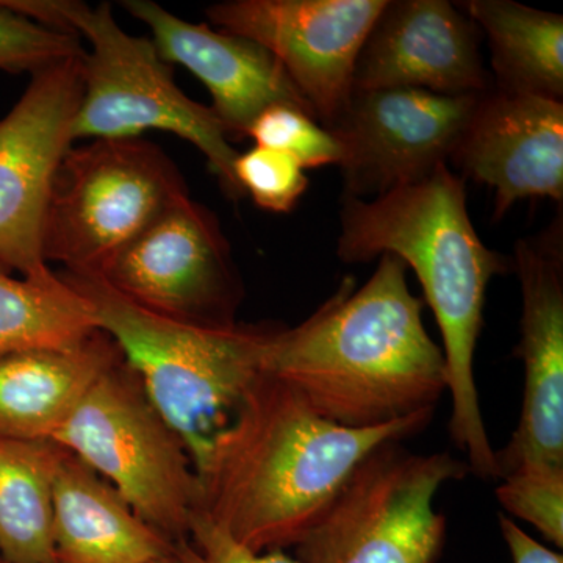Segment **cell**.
Instances as JSON below:
<instances>
[{
  "mask_svg": "<svg viewBox=\"0 0 563 563\" xmlns=\"http://www.w3.org/2000/svg\"><path fill=\"white\" fill-rule=\"evenodd\" d=\"M0 5L91 44L84 57V91L70 129L73 141L133 140L152 129L174 133L206 155L232 199L243 196L233 174L239 154L224 125L210 107L177 87L152 41L129 35L118 24L110 3L0 0Z\"/></svg>",
  "mask_w": 563,
  "mask_h": 563,
  "instance_id": "cell-5",
  "label": "cell"
},
{
  "mask_svg": "<svg viewBox=\"0 0 563 563\" xmlns=\"http://www.w3.org/2000/svg\"><path fill=\"white\" fill-rule=\"evenodd\" d=\"M387 0H228L206 10L220 31L272 52L322 128L342 117L366 36Z\"/></svg>",
  "mask_w": 563,
  "mask_h": 563,
  "instance_id": "cell-11",
  "label": "cell"
},
{
  "mask_svg": "<svg viewBox=\"0 0 563 563\" xmlns=\"http://www.w3.org/2000/svg\"><path fill=\"white\" fill-rule=\"evenodd\" d=\"M481 95L415 88L352 91L342 117L329 129L342 152L344 196L373 199L448 165Z\"/></svg>",
  "mask_w": 563,
  "mask_h": 563,
  "instance_id": "cell-12",
  "label": "cell"
},
{
  "mask_svg": "<svg viewBox=\"0 0 563 563\" xmlns=\"http://www.w3.org/2000/svg\"><path fill=\"white\" fill-rule=\"evenodd\" d=\"M122 7L150 27L163 62L179 63L206 85L229 140L246 139L274 106H292L317 120L280 63L255 41L184 21L151 0H124Z\"/></svg>",
  "mask_w": 563,
  "mask_h": 563,
  "instance_id": "cell-16",
  "label": "cell"
},
{
  "mask_svg": "<svg viewBox=\"0 0 563 563\" xmlns=\"http://www.w3.org/2000/svg\"><path fill=\"white\" fill-rule=\"evenodd\" d=\"M484 31L493 88L563 102V18L512 0L461 3Z\"/></svg>",
  "mask_w": 563,
  "mask_h": 563,
  "instance_id": "cell-19",
  "label": "cell"
},
{
  "mask_svg": "<svg viewBox=\"0 0 563 563\" xmlns=\"http://www.w3.org/2000/svg\"><path fill=\"white\" fill-rule=\"evenodd\" d=\"M247 136L255 146L284 152L301 163L303 169L339 165V141L312 114L292 106H274L263 111Z\"/></svg>",
  "mask_w": 563,
  "mask_h": 563,
  "instance_id": "cell-22",
  "label": "cell"
},
{
  "mask_svg": "<svg viewBox=\"0 0 563 563\" xmlns=\"http://www.w3.org/2000/svg\"><path fill=\"white\" fill-rule=\"evenodd\" d=\"M339 257L365 263L390 254L420 280L443 340L451 435L468 457L470 473L496 479V451L474 380V352L484 325L485 292L514 261L485 246L466 209L465 179L439 166L424 179L366 199L344 196Z\"/></svg>",
  "mask_w": 563,
  "mask_h": 563,
  "instance_id": "cell-3",
  "label": "cell"
},
{
  "mask_svg": "<svg viewBox=\"0 0 563 563\" xmlns=\"http://www.w3.org/2000/svg\"><path fill=\"white\" fill-rule=\"evenodd\" d=\"M432 415L344 428L290 384L262 374L196 466L201 510L254 553L296 547L363 457L421 432Z\"/></svg>",
  "mask_w": 563,
  "mask_h": 563,
  "instance_id": "cell-1",
  "label": "cell"
},
{
  "mask_svg": "<svg viewBox=\"0 0 563 563\" xmlns=\"http://www.w3.org/2000/svg\"><path fill=\"white\" fill-rule=\"evenodd\" d=\"M179 169L141 139L70 146L55 173L43 229V257L69 274L101 277L181 195Z\"/></svg>",
  "mask_w": 563,
  "mask_h": 563,
  "instance_id": "cell-7",
  "label": "cell"
},
{
  "mask_svg": "<svg viewBox=\"0 0 563 563\" xmlns=\"http://www.w3.org/2000/svg\"><path fill=\"white\" fill-rule=\"evenodd\" d=\"M52 442L90 466L169 542L188 539L192 518L201 510L195 463L122 354Z\"/></svg>",
  "mask_w": 563,
  "mask_h": 563,
  "instance_id": "cell-6",
  "label": "cell"
},
{
  "mask_svg": "<svg viewBox=\"0 0 563 563\" xmlns=\"http://www.w3.org/2000/svg\"><path fill=\"white\" fill-rule=\"evenodd\" d=\"M84 57L33 73L27 90L0 120V265L43 285L62 282L44 261L43 229L55 173L74 143Z\"/></svg>",
  "mask_w": 563,
  "mask_h": 563,
  "instance_id": "cell-10",
  "label": "cell"
},
{
  "mask_svg": "<svg viewBox=\"0 0 563 563\" xmlns=\"http://www.w3.org/2000/svg\"><path fill=\"white\" fill-rule=\"evenodd\" d=\"M146 563H185L184 559L180 558L179 554H177L176 547H174L173 553L162 555V558L154 559V561H150Z\"/></svg>",
  "mask_w": 563,
  "mask_h": 563,
  "instance_id": "cell-28",
  "label": "cell"
},
{
  "mask_svg": "<svg viewBox=\"0 0 563 563\" xmlns=\"http://www.w3.org/2000/svg\"><path fill=\"white\" fill-rule=\"evenodd\" d=\"M468 465L450 453L380 444L355 466L318 523L296 544L299 563H435L446 518L433 499Z\"/></svg>",
  "mask_w": 563,
  "mask_h": 563,
  "instance_id": "cell-8",
  "label": "cell"
},
{
  "mask_svg": "<svg viewBox=\"0 0 563 563\" xmlns=\"http://www.w3.org/2000/svg\"><path fill=\"white\" fill-rule=\"evenodd\" d=\"M514 269L523 299L518 355L525 363V399L512 439L495 454L496 479L539 466L563 468L562 247L520 240Z\"/></svg>",
  "mask_w": 563,
  "mask_h": 563,
  "instance_id": "cell-13",
  "label": "cell"
},
{
  "mask_svg": "<svg viewBox=\"0 0 563 563\" xmlns=\"http://www.w3.org/2000/svg\"><path fill=\"white\" fill-rule=\"evenodd\" d=\"M90 303L96 325L120 347L152 406L184 440L195 468L239 409L277 329L176 321L141 309L95 277L60 274Z\"/></svg>",
  "mask_w": 563,
  "mask_h": 563,
  "instance_id": "cell-4",
  "label": "cell"
},
{
  "mask_svg": "<svg viewBox=\"0 0 563 563\" xmlns=\"http://www.w3.org/2000/svg\"><path fill=\"white\" fill-rule=\"evenodd\" d=\"M0 563H13V562H9V561H5V559L0 558Z\"/></svg>",
  "mask_w": 563,
  "mask_h": 563,
  "instance_id": "cell-29",
  "label": "cell"
},
{
  "mask_svg": "<svg viewBox=\"0 0 563 563\" xmlns=\"http://www.w3.org/2000/svg\"><path fill=\"white\" fill-rule=\"evenodd\" d=\"M84 54L80 38L73 33L44 27L0 5V69L33 74L52 63Z\"/></svg>",
  "mask_w": 563,
  "mask_h": 563,
  "instance_id": "cell-25",
  "label": "cell"
},
{
  "mask_svg": "<svg viewBox=\"0 0 563 563\" xmlns=\"http://www.w3.org/2000/svg\"><path fill=\"white\" fill-rule=\"evenodd\" d=\"M185 563H299L282 550L254 553L213 523L202 510L195 515L185 542L176 543Z\"/></svg>",
  "mask_w": 563,
  "mask_h": 563,
  "instance_id": "cell-26",
  "label": "cell"
},
{
  "mask_svg": "<svg viewBox=\"0 0 563 563\" xmlns=\"http://www.w3.org/2000/svg\"><path fill=\"white\" fill-rule=\"evenodd\" d=\"M121 358L98 329L66 350L0 357V440L52 442L96 380Z\"/></svg>",
  "mask_w": 563,
  "mask_h": 563,
  "instance_id": "cell-17",
  "label": "cell"
},
{
  "mask_svg": "<svg viewBox=\"0 0 563 563\" xmlns=\"http://www.w3.org/2000/svg\"><path fill=\"white\" fill-rule=\"evenodd\" d=\"M95 279L147 312L210 328L236 324L244 296L220 222L188 192Z\"/></svg>",
  "mask_w": 563,
  "mask_h": 563,
  "instance_id": "cell-9",
  "label": "cell"
},
{
  "mask_svg": "<svg viewBox=\"0 0 563 563\" xmlns=\"http://www.w3.org/2000/svg\"><path fill=\"white\" fill-rule=\"evenodd\" d=\"M96 331L90 303L63 277L60 284L43 285L0 269V357L66 350Z\"/></svg>",
  "mask_w": 563,
  "mask_h": 563,
  "instance_id": "cell-21",
  "label": "cell"
},
{
  "mask_svg": "<svg viewBox=\"0 0 563 563\" xmlns=\"http://www.w3.org/2000/svg\"><path fill=\"white\" fill-rule=\"evenodd\" d=\"M499 526L514 563H563L561 553L537 542L506 515H499Z\"/></svg>",
  "mask_w": 563,
  "mask_h": 563,
  "instance_id": "cell-27",
  "label": "cell"
},
{
  "mask_svg": "<svg viewBox=\"0 0 563 563\" xmlns=\"http://www.w3.org/2000/svg\"><path fill=\"white\" fill-rule=\"evenodd\" d=\"M407 266L384 254L358 290L351 279L292 329L279 328L266 373L290 384L325 420L368 429L433 413L446 362L422 322Z\"/></svg>",
  "mask_w": 563,
  "mask_h": 563,
  "instance_id": "cell-2",
  "label": "cell"
},
{
  "mask_svg": "<svg viewBox=\"0 0 563 563\" xmlns=\"http://www.w3.org/2000/svg\"><path fill=\"white\" fill-rule=\"evenodd\" d=\"M233 174L243 195L263 210L288 213L309 188L301 163L284 152L255 146L236 155Z\"/></svg>",
  "mask_w": 563,
  "mask_h": 563,
  "instance_id": "cell-24",
  "label": "cell"
},
{
  "mask_svg": "<svg viewBox=\"0 0 563 563\" xmlns=\"http://www.w3.org/2000/svg\"><path fill=\"white\" fill-rule=\"evenodd\" d=\"M495 191V220L523 199H563V102L492 88L477 98L451 161Z\"/></svg>",
  "mask_w": 563,
  "mask_h": 563,
  "instance_id": "cell-15",
  "label": "cell"
},
{
  "mask_svg": "<svg viewBox=\"0 0 563 563\" xmlns=\"http://www.w3.org/2000/svg\"><path fill=\"white\" fill-rule=\"evenodd\" d=\"M496 496L507 512L528 521L548 542L563 547V468L539 466L501 477Z\"/></svg>",
  "mask_w": 563,
  "mask_h": 563,
  "instance_id": "cell-23",
  "label": "cell"
},
{
  "mask_svg": "<svg viewBox=\"0 0 563 563\" xmlns=\"http://www.w3.org/2000/svg\"><path fill=\"white\" fill-rule=\"evenodd\" d=\"M52 537L57 563H146L176 547L66 450L54 481Z\"/></svg>",
  "mask_w": 563,
  "mask_h": 563,
  "instance_id": "cell-18",
  "label": "cell"
},
{
  "mask_svg": "<svg viewBox=\"0 0 563 563\" xmlns=\"http://www.w3.org/2000/svg\"><path fill=\"white\" fill-rule=\"evenodd\" d=\"M63 448L54 442L0 440V558L57 563L52 517Z\"/></svg>",
  "mask_w": 563,
  "mask_h": 563,
  "instance_id": "cell-20",
  "label": "cell"
},
{
  "mask_svg": "<svg viewBox=\"0 0 563 563\" xmlns=\"http://www.w3.org/2000/svg\"><path fill=\"white\" fill-rule=\"evenodd\" d=\"M479 40L472 18L448 0H387L363 43L352 87L481 95L493 81Z\"/></svg>",
  "mask_w": 563,
  "mask_h": 563,
  "instance_id": "cell-14",
  "label": "cell"
}]
</instances>
